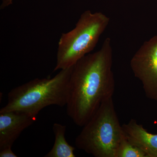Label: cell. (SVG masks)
Listing matches in <instances>:
<instances>
[{"mask_svg": "<svg viewBox=\"0 0 157 157\" xmlns=\"http://www.w3.org/2000/svg\"><path fill=\"white\" fill-rule=\"evenodd\" d=\"M73 67L60 70L52 78H36L13 88L8 94L7 104L0 112L18 111L37 118L45 107L66 106Z\"/></svg>", "mask_w": 157, "mask_h": 157, "instance_id": "obj_2", "label": "cell"}, {"mask_svg": "<svg viewBox=\"0 0 157 157\" xmlns=\"http://www.w3.org/2000/svg\"><path fill=\"white\" fill-rule=\"evenodd\" d=\"M13 1L14 0H2L0 9L2 10L11 6L13 3Z\"/></svg>", "mask_w": 157, "mask_h": 157, "instance_id": "obj_11", "label": "cell"}, {"mask_svg": "<svg viewBox=\"0 0 157 157\" xmlns=\"http://www.w3.org/2000/svg\"><path fill=\"white\" fill-rule=\"evenodd\" d=\"M17 156L12 151L11 147H4L0 149V157H16Z\"/></svg>", "mask_w": 157, "mask_h": 157, "instance_id": "obj_10", "label": "cell"}, {"mask_svg": "<svg viewBox=\"0 0 157 157\" xmlns=\"http://www.w3.org/2000/svg\"><path fill=\"white\" fill-rule=\"evenodd\" d=\"M112 64V42L107 38L99 50L88 54L73 66L66 107L76 125L83 126L103 102L113 98L115 82Z\"/></svg>", "mask_w": 157, "mask_h": 157, "instance_id": "obj_1", "label": "cell"}, {"mask_svg": "<svg viewBox=\"0 0 157 157\" xmlns=\"http://www.w3.org/2000/svg\"><path fill=\"white\" fill-rule=\"evenodd\" d=\"M36 119L18 111L0 112V149L12 147L23 131L33 124Z\"/></svg>", "mask_w": 157, "mask_h": 157, "instance_id": "obj_6", "label": "cell"}, {"mask_svg": "<svg viewBox=\"0 0 157 157\" xmlns=\"http://www.w3.org/2000/svg\"><path fill=\"white\" fill-rule=\"evenodd\" d=\"M127 140L144 152L147 157H157V134L149 133L143 125L132 119L122 125Z\"/></svg>", "mask_w": 157, "mask_h": 157, "instance_id": "obj_7", "label": "cell"}, {"mask_svg": "<svg viewBox=\"0 0 157 157\" xmlns=\"http://www.w3.org/2000/svg\"><path fill=\"white\" fill-rule=\"evenodd\" d=\"M53 132L55 143L52 148L45 157H75V148L70 145L65 137L67 127L61 124H53Z\"/></svg>", "mask_w": 157, "mask_h": 157, "instance_id": "obj_8", "label": "cell"}, {"mask_svg": "<svg viewBox=\"0 0 157 157\" xmlns=\"http://www.w3.org/2000/svg\"><path fill=\"white\" fill-rule=\"evenodd\" d=\"M110 18L101 12L85 11L75 27L62 34L58 43L54 71L71 67L96 47Z\"/></svg>", "mask_w": 157, "mask_h": 157, "instance_id": "obj_4", "label": "cell"}, {"mask_svg": "<svg viewBox=\"0 0 157 157\" xmlns=\"http://www.w3.org/2000/svg\"><path fill=\"white\" fill-rule=\"evenodd\" d=\"M75 139L79 149L95 157H115L124 135L113 98L104 101Z\"/></svg>", "mask_w": 157, "mask_h": 157, "instance_id": "obj_3", "label": "cell"}, {"mask_svg": "<svg viewBox=\"0 0 157 157\" xmlns=\"http://www.w3.org/2000/svg\"><path fill=\"white\" fill-rule=\"evenodd\" d=\"M130 66L147 98L157 101V36L144 42L132 57Z\"/></svg>", "mask_w": 157, "mask_h": 157, "instance_id": "obj_5", "label": "cell"}, {"mask_svg": "<svg viewBox=\"0 0 157 157\" xmlns=\"http://www.w3.org/2000/svg\"><path fill=\"white\" fill-rule=\"evenodd\" d=\"M115 157H147V156L124 136L117 150Z\"/></svg>", "mask_w": 157, "mask_h": 157, "instance_id": "obj_9", "label": "cell"}]
</instances>
